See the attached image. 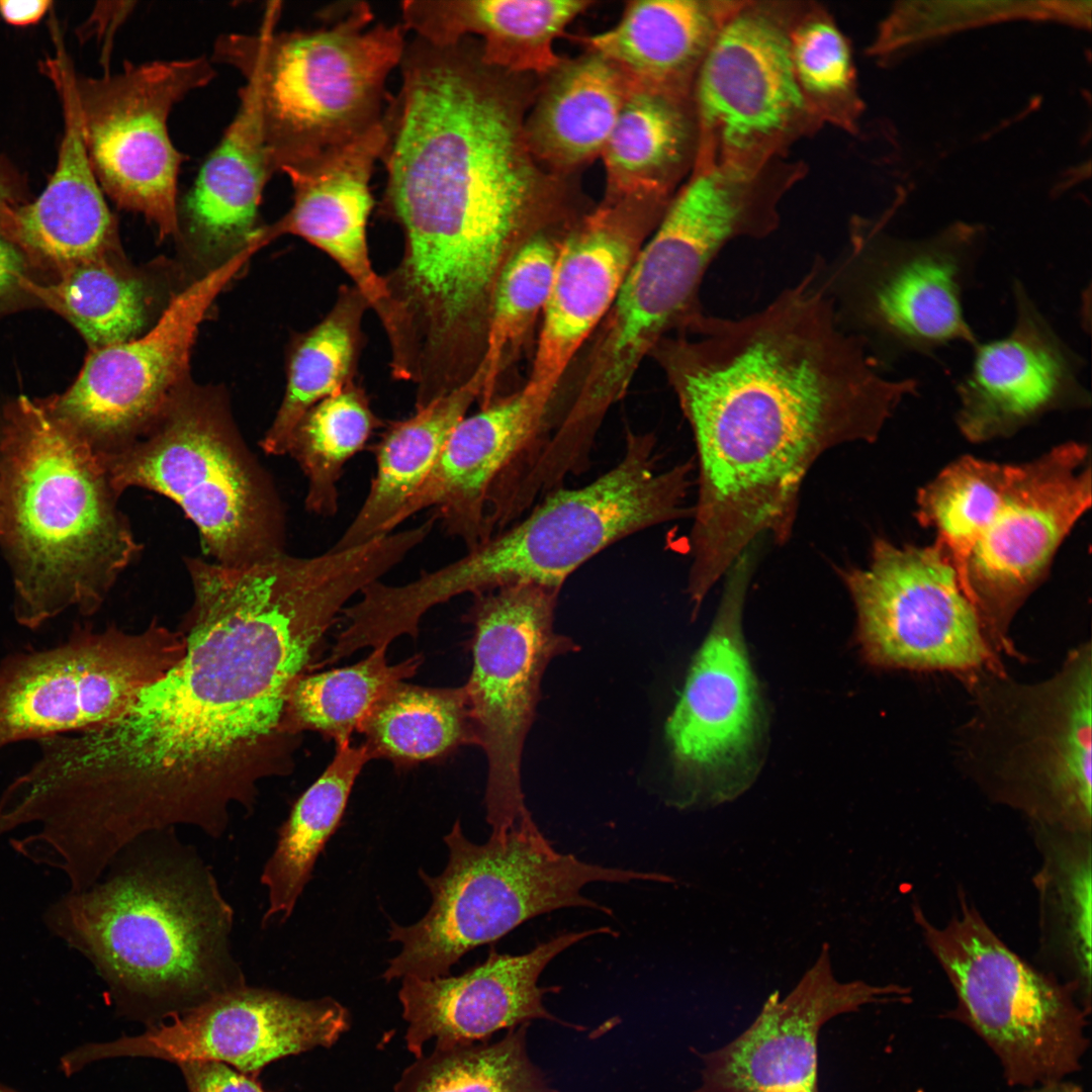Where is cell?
Masks as SVG:
<instances>
[{
    "instance_id": "cell-1",
    "label": "cell",
    "mask_w": 1092,
    "mask_h": 1092,
    "mask_svg": "<svg viewBox=\"0 0 1092 1092\" xmlns=\"http://www.w3.org/2000/svg\"><path fill=\"white\" fill-rule=\"evenodd\" d=\"M184 560L194 601L183 656L116 721L40 744L50 807L103 858L181 825L219 838L232 809L251 812L259 785L291 770L289 693L348 602L309 558Z\"/></svg>"
},
{
    "instance_id": "cell-2",
    "label": "cell",
    "mask_w": 1092,
    "mask_h": 1092,
    "mask_svg": "<svg viewBox=\"0 0 1092 1092\" xmlns=\"http://www.w3.org/2000/svg\"><path fill=\"white\" fill-rule=\"evenodd\" d=\"M814 267L765 307L706 313L654 348L695 441L691 558L723 571L764 535L793 533L801 486L826 451L874 442L915 378L893 379L838 325Z\"/></svg>"
},
{
    "instance_id": "cell-3",
    "label": "cell",
    "mask_w": 1092,
    "mask_h": 1092,
    "mask_svg": "<svg viewBox=\"0 0 1092 1092\" xmlns=\"http://www.w3.org/2000/svg\"><path fill=\"white\" fill-rule=\"evenodd\" d=\"M385 116L382 212L401 230L399 263L383 276L413 327L462 336L483 327L498 277L541 198V178L506 73L475 38L406 42Z\"/></svg>"
},
{
    "instance_id": "cell-4",
    "label": "cell",
    "mask_w": 1092,
    "mask_h": 1092,
    "mask_svg": "<svg viewBox=\"0 0 1092 1092\" xmlns=\"http://www.w3.org/2000/svg\"><path fill=\"white\" fill-rule=\"evenodd\" d=\"M234 917L210 866L169 828L130 841L43 922L92 965L116 1012L148 1028L247 985Z\"/></svg>"
},
{
    "instance_id": "cell-5",
    "label": "cell",
    "mask_w": 1092,
    "mask_h": 1092,
    "mask_svg": "<svg viewBox=\"0 0 1092 1092\" xmlns=\"http://www.w3.org/2000/svg\"><path fill=\"white\" fill-rule=\"evenodd\" d=\"M118 495L92 455L40 400L0 418V544L13 613L29 629L69 608L94 614L142 552Z\"/></svg>"
},
{
    "instance_id": "cell-6",
    "label": "cell",
    "mask_w": 1092,
    "mask_h": 1092,
    "mask_svg": "<svg viewBox=\"0 0 1092 1092\" xmlns=\"http://www.w3.org/2000/svg\"><path fill=\"white\" fill-rule=\"evenodd\" d=\"M694 462L661 467L656 438L629 430L621 459L589 483L558 487L524 518L479 543L461 558L389 584L384 605L401 628L415 631L437 605L515 583L560 588L582 564L634 533L692 518L687 505Z\"/></svg>"
},
{
    "instance_id": "cell-7",
    "label": "cell",
    "mask_w": 1092,
    "mask_h": 1092,
    "mask_svg": "<svg viewBox=\"0 0 1092 1092\" xmlns=\"http://www.w3.org/2000/svg\"><path fill=\"white\" fill-rule=\"evenodd\" d=\"M280 13L281 2H271L258 32L222 34L212 55L253 88L275 172L382 123L387 80L407 42L401 23H374L363 1L326 9L310 29L277 31Z\"/></svg>"
},
{
    "instance_id": "cell-8",
    "label": "cell",
    "mask_w": 1092,
    "mask_h": 1092,
    "mask_svg": "<svg viewBox=\"0 0 1092 1092\" xmlns=\"http://www.w3.org/2000/svg\"><path fill=\"white\" fill-rule=\"evenodd\" d=\"M444 841L449 860L443 873L419 871L432 894L429 911L408 926L390 923L389 940L401 949L388 962L387 982L449 976L466 952L554 910L585 907L612 915L581 894L590 883L669 882L663 874L606 868L558 852L532 818L491 833L483 844L468 840L456 820Z\"/></svg>"
},
{
    "instance_id": "cell-9",
    "label": "cell",
    "mask_w": 1092,
    "mask_h": 1092,
    "mask_svg": "<svg viewBox=\"0 0 1092 1092\" xmlns=\"http://www.w3.org/2000/svg\"><path fill=\"white\" fill-rule=\"evenodd\" d=\"M219 404L177 393L99 466L118 495L143 487L175 502L197 527L205 553L236 567L285 553V516L272 479Z\"/></svg>"
},
{
    "instance_id": "cell-10",
    "label": "cell",
    "mask_w": 1092,
    "mask_h": 1092,
    "mask_svg": "<svg viewBox=\"0 0 1092 1092\" xmlns=\"http://www.w3.org/2000/svg\"><path fill=\"white\" fill-rule=\"evenodd\" d=\"M943 925L918 904L916 925L945 973L958 1013L991 1048L1012 1086L1061 1081L1081 1067L1089 1009L1076 991L1036 970L990 928L966 894Z\"/></svg>"
},
{
    "instance_id": "cell-11",
    "label": "cell",
    "mask_w": 1092,
    "mask_h": 1092,
    "mask_svg": "<svg viewBox=\"0 0 1092 1092\" xmlns=\"http://www.w3.org/2000/svg\"><path fill=\"white\" fill-rule=\"evenodd\" d=\"M560 588L515 583L473 596L471 674L465 689L487 760L486 821L491 833L532 817L521 783L522 753L543 673L550 661L577 649L554 630Z\"/></svg>"
},
{
    "instance_id": "cell-12",
    "label": "cell",
    "mask_w": 1092,
    "mask_h": 1092,
    "mask_svg": "<svg viewBox=\"0 0 1092 1092\" xmlns=\"http://www.w3.org/2000/svg\"><path fill=\"white\" fill-rule=\"evenodd\" d=\"M185 648L182 632L154 620L138 633L78 627L60 646L7 656L0 663V749L116 721Z\"/></svg>"
},
{
    "instance_id": "cell-13",
    "label": "cell",
    "mask_w": 1092,
    "mask_h": 1092,
    "mask_svg": "<svg viewBox=\"0 0 1092 1092\" xmlns=\"http://www.w3.org/2000/svg\"><path fill=\"white\" fill-rule=\"evenodd\" d=\"M753 547L725 573L720 605L666 723L675 785L685 805L720 804L753 781L761 703L742 633Z\"/></svg>"
},
{
    "instance_id": "cell-14",
    "label": "cell",
    "mask_w": 1092,
    "mask_h": 1092,
    "mask_svg": "<svg viewBox=\"0 0 1092 1092\" xmlns=\"http://www.w3.org/2000/svg\"><path fill=\"white\" fill-rule=\"evenodd\" d=\"M267 241L260 235L178 293L144 335L91 349L74 383L40 400L99 464L134 441L177 394L201 321Z\"/></svg>"
},
{
    "instance_id": "cell-15",
    "label": "cell",
    "mask_w": 1092,
    "mask_h": 1092,
    "mask_svg": "<svg viewBox=\"0 0 1092 1092\" xmlns=\"http://www.w3.org/2000/svg\"><path fill=\"white\" fill-rule=\"evenodd\" d=\"M734 236L732 219L717 201L698 192L676 195L603 321L577 389L585 407L608 412L667 332L703 313L698 294L705 273Z\"/></svg>"
},
{
    "instance_id": "cell-16",
    "label": "cell",
    "mask_w": 1092,
    "mask_h": 1092,
    "mask_svg": "<svg viewBox=\"0 0 1092 1092\" xmlns=\"http://www.w3.org/2000/svg\"><path fill=\"white\" fill-rule=\"evenodd\" d=\"M214 76L206 57L125 62L97 78L76 74L84 141L100 187L119 208L144 215L161 239L179 234L177 182L186 158L171 142L168 116Z\"/></svg>"
},
{
    "instance_id": "cell-17",
    "label": "cell",
    "mask_w": 1092,
    "mask_h": 1092,
    "mask_svg": "<svg viewBox=\"0 0 1092 1092\" xmlns=\"http://www.w3.org/2000/svg\"><path fill=\"white\" fill-rule=\"evenodd\" d=\"M853 602L866 659L881 667L971 671L993 644L937 543L896 546L879 538L864 567L837 570Z\"/></svg>"
},
{
    "instance_id": "cell-18",
    "label": "cell",
    "mask_w": 1092,
    "mask_h": 1092,
    "mask_svg": "<svg viewBox=\"0 0 1092 1092\" xmlns=\"http://www.w3.org/2000/svg\"><path fill=\"white\" fill-rule=\"evenodd\" d=\"M700 144L696 165L754 175L814 116L797 81L789 31L739 2L716 33L695 80Z\"/></svg>"
},
{
    "instance_id": "cell-19",
    "label": "cell",
    "mask_w": 1092,
    "mask_h": 1092,
    "mask_svg": "<svg viewBox=\"0 0 1092 1092\" xmlns=\"http://www.w3.org/2000/svg\"><path fill=\"white\" fill-rule=\"evenodd\" d=\"M1087 457L1085 446L1067 443L1013 465L1002 499L976 539L967 560L965 593L993 645L1004 647L1015 612L1090 508Z\"/></svg>"
},
{
    "instance_id": "cell-20",
    "label": "cell",
    "mask_w": 1092,
    "mask_h": 1092,
    "mask_svg": "<svg viewBox=\"0 0 1092 1092\" xmlns=\"http://www.w3.org/2000/svg\"><path fill=\"white\" fill-rule=\"evenodd\" d=\"M984 243L982 230L965 223L922 239L875 229L856 240L858 312L892 356L930 357L954 344L978 343L964 297Z\"/></svg>"
},
{
    "instance_id": "cell-21",
    "label": "cell",
    "mask_w": 1092,
    "mask_h": 1092,
    "mask_svg": "<svg viewBox=\"0 0 1092 1092\" xmlns=\"http://www.w3.org/2000/svg\"><path fill=\"white\" fill-rule=\"evenodd\" d=\"M555 399L525 384L462 419L391 530L426 509L467 550L503 530L518 486L559 426Z\"/></svg>"
},
{
    "instance_id": "cell-22",
    "label": "cell",
    "mask_w": 1092,
    "mask_h": 1092,
    "mask_svg": "<svg viewBox=\"0 0 1092 1092\" xmlns=\"http://www.w3.org/2000/svg\"><path fill=\"white\" fill-rule=\"evenodd\" d=\"M349 1021L348 1010L331 997L303 1000L245 985L138 1035L81 1045L64 1057L63 1065L74 1073L119 1057L175 1064L210 1060L257 1078L274 1061L333 1045Z\"/></svg>"
},
{
    "instance_id": "cell-23",
    "label": "cell",
    "mask_w": 1092,
    "mask_h": 1092,
    "mask_svg": "<svg viewBox=\"0 0 1092 1092\" xmlns=\"http://www.w3.org/2000/svg\"><path fill=\"white\" fill-rule=\"evenodd\" d=\"M1091 674L1088 645L1055 677L1018 694L995 795L1032 826L1091 832Z\"/></svg>"
},
{
    "instance_id": "cell-24",
    "label": "cell",
    "mask_w": 1092,
    "mask_h": 1092,
    "mask_svg": "<svg viewBox=\"0 0 1092 1092\" xmlns=\"http://www.w3.org/2000/svg\"><path fill=\"white\" fill-rule=\"evenodd\" d=\"M908 997L909 990L900 985L839 982L825 943L784 999L778 991L770 994L742 1033L702 1056L701 1082L694 1092H820L822 1027L866 1005L906 1002Z\"/></svg>"
},
{
    "instance_id": "cell-25",
    "label": "cell",
    "mask_w": 1092,
    "mask_h": 1092,
    "mask_svg": "<svg viewBox=\"0 0 1092 1092\" xmlns=\"http://www.w3.org/2000/svg\"><path fill=\"white\" fill-rule=\"evenodd\" d=\"M1014 322L1003 337L972 347L957 385V423L971 441L1008 435L1056 410L1089 404L1085 361L1057 332L1025 285L1012 283Z\"/></svg>"
},
{
    "instance_id": "cell-26",
    "label": "cell",
    "mask_w": 1092,
    "mask_h": 1092,
    "mask_svg": "<svg viewBox=\"0 0 1092 1092\" xmlns=\"http://www.w3.org/2000/svg\"><path fill=\"white\" fill-rule=\"evenodd\" d=\"M614 934L610 927L564 932L522 954L491 949L481 964L460 976L433 979L403 977L398 998L407 1023V1050L420 1058L425 1044L436 1048L484 1041L502 1029L536 1019L557 1021L544 1006L538 985L547 965L588 936Z\"/></svg>"
},
{
    "instance_id": "cell-27",
    "label": "cell",
    "mask_w": 1092,
    "mask_h": 1092,
    "mask_svg": "<svg viewBox=\"0 0 1092 1092\" xmlns=\"http://www.w3.org/2000/svg\"><path fill=\"white\" fill-rule=\"evenodd\" d=\"M649 224L635 203L613 202L559 244L535 358L525 383L549 396L571 360L612 308L645 243Z\"/></svg>"
},
{
    "instance_id": "cell-28",
    "label": "cell",
    "mask_w": 1092,
    "mask_h": 1092,
    "mask_svg": "<svg viewBox=\"0 0 1092 1092\" xmlns=\"http://www.w3.org/2000/svg\"><path fill=\"white\" fill-rule=\"evenodd\" d=\"M386 141L385 119L364 134L281 172L293 189L291 208L263 228L270 241L298 236L333 259L351 278L381 324L390 313L383 276L368 250L367 221L374 201L370 181Z\"/></svg>"
},
{
    "instance_id": "cell-29",
    "label": "cell",
    "mask_w": 1092,
    "mask_h": 1092,
    "mask_svg": "<svg viewBox=\"0 0 1092 1092\" xmlns=\"http://www.w3.org/2000/svg\"><path fill=\"white\" fill-rule=\"evenodd\" d=\"M75 78L67 66L50 77L64 115L57 166L41 194L17 210L16 244L65 268L103 255L116 234L88 158Z\"/></svg>"
},
{
    "instance_id": "cell-30",
    "label": "cell",
    "mask_w": 1092,
    "mask_h": 1092,
    "mask_svg": "<svg viewBox=\"0 0 1092 1092\" xmlns=\"http://www.w3.org/2000/svg\"><path fill=\"white\" fill-rule=\"evenodd\" d=\"M589 5L580 0H405L400 12L406 31L431 43L477 35L488 66L506 74H547L562 64L555 40Z\"/></svg>"
},
{
    "instance_id": "cell-31",
    "label": "cell",
    "mask_w": 1092,
    "mask_h": 1092,
    "mask_svg": "<svg viewBox=\"0 0 1092 1092\" xmlns=\"http://www.w3.org/2000/svg\"><path fill=\"white\" fill-rule=\"evenodd\" d=\"M739 2H632L610 29L583 38L636 88L681 101L725 19Z\"/></svg>"
},
{
    "instance_id": "cell-32",
    "label": "cell",
    "mask_w": 1092,
    "mask_h": 1092,
    "mask_svg": "<svg viewBox=\"0 0 1092 1092\" xmlns=\"http://www.w3.org/2000/svg\"><path fill=\"white\" fill-rule=\"evenodd\" d=\"M275 173L255 92L246 83L235 118L184 198L190 234L213 248L247 245L258 230L263 189Z\"/></svg>"
},
{
    "instance_id": "cell-33",
    "label": "cell",
    "mask_w": 1092,
    "mask_h": 1092,
    "mask_svg": "<svg viewBox=\"0 0 1092 1092\" xmlns=\"http://www.w3.org/2000/svg\"><path fill=\"white\" fill-rule=\"evenodd\" d=\"M480 368L463 385L389 423L375 446L376 470L358 513L333 549H346L391 533L403 506L424 483L458 423L478 401Z\"/></svg>"
},
{
    "instance_id": "cell-34",
    "label": "cell",
    "mask_w": 1092,
    "mask_h": 1092,
    "mask_svg": "<svg viewBox=\"0 0 1092 1092\" xmlns=\"http://www.w3.org/2000/svg\"><path fill=\"white\" fill-rule=\"evenodd\" d=\"M553 73L524 132L534 157L552 167L570 168L601 154L636 87L593 52Z\"/></svg>"
},
{
    "instance_id": "cell-35",
    "label": "cell",
    "mask_w": 1092,
    "mask_h": 1092,
    "mask_svg": "<svg viewBox=\"0 0 1092 1092\" xmlns=\"http://www.w3.org/2000/svg\"><path fill=\"white\" fill-rule=\"evenodd\" d=\"M1032 827L1041 860L1034 879L1041 956L1061 972V981L1072 987L1090 1009L1091 832Z\"/></svg>"
},
{
    "instance_id": "cell-36",
    "label": "cell",
    "mask_w": 1092,
    "mask_h": 1092,
    "mask_svg": "<svg viewBox=\"0 0 1092 1092\" xmlns=\"http://www.w3.org/2000/svg\"><path fill=\"white\" fill-rule=\"evenodd\" d=\"M371 759L364 743L336 744L330 764L293 804L260 877L268 894L264 927L275 918L285 922L292 914L318 854L340 825L359 774Z\"/></svg>"
},
{
    "instance_id": "cell-37",
    "label": "cell",
    "mask_w": 1092,
    "mask_h": 1092,
    "mask_svg": "<svg viewBox=\"0 0 1092 1092\" xmlns=\"http://www.w3.org/2000/svg\"><path fill=\"white\" fill-rule=\"evenodd\" d=\"M367 308L361 292L344 285L324 318L295 341L283 399L260 443L266 454H287L291 435L302 417L318 401L355 381Z\"/></svg>"
},
{
    "instance_id": "cell-38",
    "label": "cell",
    "mask_w": 1092,
    "mask_h": 1092,
    "mask_svg": "<svg viewBox=\"0 0 1092 1092\" xmlns=\"http://www.w3.org/2000/svg\"><path fill=\"white\" fill-rule=\"evenodd\" d=\"M678 100L635 88L601 155L616 202L655 201L682 166L690 128Z\"/></svg>"
},
{
    "instance_id": "cell-39",
    "label": "cell",
    "mask_w": 1092,
    "mask_h": 1092,
    "mask_svg": "<svg viewBox=\"0 0 1092 1092\" xmlns=\"http://www.w3.org/2000/svg\"><path fill=\"white\" fill-rule=\"evenodd\" d=\"M372 759L398 765L444 756L477 744L465 686L429 688L405 681L395 686L361 726Z\"/></svg>"
},
{
    "instance_id": "cell-40",
    "label": "cell",
    "mask_w": 1092,
    "mask_h": 1092,
    "mask_svg": "<svg viewBox=\"0 0 1092 1092\" xmlns=\"http://www.w3.org/2000/svg\"><path fill=\"white\" fill-rule=\"evenodd\" d=\"M387 648H375L349 666L299 676L286 704L287 730L297 736L316 731L336 744L350 741L376 705L422 665L421 654L390 664Z\"/></svg>"
},
{
    "instance_id": "cell-41",
    "label": "cell",
    "mask_w": 1092,
    "mask_h": 1092,
    "mask_svg": "<svg viewBox=\"0 0 1092 1092\" xmlns=\"http://www.w3.org/2000/svg\"><path fill=\"white\" fill-rule=\"evenodd\" d=\"M384 424L355 381L314 404L295 427L289 454L307 479L308 512L323 517L338 511V481L345 464Z\"/></svg>"
},
{
    "instance_id": "cell-42",
    "label": "cell",
    "mask_w": 1092,
    "mask_h": 1092,
    "mask_svg": "<svg viewBox=\"0 0 1092 1092\" xmlns=\"http://www.w3.org/2000/svg\"><path fill=\"white\" fill-rule=\"evenodd\" d=\"M22 284L64 315L92 349L139 337L148 320L149 297L142 281L103 255L66 267L54 284Z\"/></svg>"
},
{
    "instance_id": "cell-43",
    "label": "cell",
    "mask_w": 1092,
    "mask_h": 1092,
    "mask_svg": "<svg viewBox=\"0 0 1092 1092\" xmlns=\"http://www.w3.org/2000/svg\"><path fill=\"white\" fill-rule=\"evenodd\" d=\"M528 1025L491 1043L435 1046L405 1069L394 1092H561L531 1060Z\"/></svg>"
},
{
    "instance_id": "cell-44",
    "label": "cell",
    "mask_w": 1092,
    "mask_h": 1092,
    "mask_svg": "<svg viewBox=\"0 0 1092 1092\" xmlns=\"http://www.w3.org/2000/svg\"><path fill=\"white\" fill-rule=\"evenodd\" d=\"M559 244L534 235L527 239L505 265L491 303L485 348L479 367L483 387L479 406L497 396L499 379L519 353L550 293Z\"/></svg>"
},
{
    "instance_id": "cell-45",
    "label": "cell",
    "mask_w": 1092,
    "mask_h": 1092,
    "mask_svg": "<svg viewBox=\"0 0 1092 1092\" xmlns=\"http://www.w3.org/2000/svg\"><path fill=\"white\" fill-rule=\"evenodd\" d=\"M1013 470L1011 464L963 457L921 488L916 517L936 530V543L949 555L965 590L971 549L999 505Z\"/></svg>"
},
{
    "instance_id": "cell-46",
    "label": "cell",
    "mask_w": 1092,
    "mask_h": 1092,
    "mask_svg": "<svg viewBox=\"0 0 1092 1092\" xmlns=\"http://www.w3.org/2000/svg\"><path fill=\"white\" fill-rule=\"evenodd\" d=\"M795 75L815 117L845 124L853 106L854 74L850 52L839 29L814 14L789 31Z\"/></svg>"
},
{
    "instance_id": "cell-47",
    "label": "cell",
    "mask_w": 1092,
    "mask_h": 1092,
    "mask_svg": "<svg viewBox=\"0 0 1092 1092\" xmlns=\"http://www.w3.org/2000/svg\"><path fill=\"white\" fill-rule=\"evenodd\" d=\"M176 1065L188 1092H266L256 1077L221 1062L187 1060Z\"/></svg>"
},
{
    "instance_id": "cell-48",
    "label": "cell",
    "mask_w": 1092,
    "mask_h": 1092,
    "mask_svg": "<svg viewBox=\"0 0 1092 1092\" xmlns=\"http://www.w3.org/2000/svg\"><path fill=\"white\" fill-rule=\"evenodd\" d=\"M27 184L22 174L0 154V235L16 245L17 210L27 203Z\"/></svg>"
},
{
    "instance_id": "cell-49",
    "label": "cell",
    "mask_w": 1092,
    "mask_h": 1092,
    "mask_svg": "<svg viewBox=\"0 0 1092 1092\" xmlns=\"http://www.w3.org/2000/svg\"><path fill=\"white\" fill-rule=\"evenodd\" d=\"M123 4L124 3L119 2L118 7H107L106 3H104L105 7H96L87 23L83 26V34H98L99 36L105 37L101 58L103 64L106 66L112 47L111 39L114 30L122 23L126 15L132 9L130 7L131 3H127L125 7H122Z\"/></svg>"
},
{
    "instance_id": "cell-50",
    "label": "cell",
    "mask_w": 1092,
    "mask_h": 1092,
    "mask_svg": "<svg viewBox=\"0 0 1092 1092\" xmlns=\"http://www.w3.org/2000/svg\"><path fill=\"white\" fill-rule=\"evenodd\" d=\"M52 5L50 0H0V16L10 25L24 27L37 23Z\"/></svg>"
},
{
    "instance_id": "cell-51",
    "label": "cell",
    "mask_w": 1092,
    "mask_h": 1092,
    "mask_svg": "<svg viewBox=\"0 0 1092 1092\" xmlns=\"http://www.w3.org/2000/svg\"><path fill=\"white\" fill-rule=\"evenodd\" d=\"M24 262L16 246L0 235V299L23 283Z\"/></svg>"
},
{
    "instance_id": "cell-52",
    "label": "cell",
    "mask_w": 1092,
    "mask_h": 1092,
    "mask_svg": "<svg viewBox=\"0 0 1092 1092\" xmlns=\"http://www.w3.org/2000/svg\"><path fill=\"white\" fill-rule=\"evenodd\" d=\"M1029 1088V1090H1026L1024 1092H1082V1089L1079 1085L1072 1082H1067L1065 1080L1051 1082L1048 1084L1037 1085Z\"/></svg>"
},
{
    "instance_id": "cell-53",
    "label": "cell",
    "mask_w": 1092,
    "mask_h": 1092,
    "mask_svg": "<svg viewBox=\"0 0 1092 1092\" xmlns=\"http://www.w3.org/2000/svg\"><path fill=\"white\" fill-rule=\"evenodd\" d=\"M0 1092H18V1091H16V1090H14V1089L0 1083Z\"/></svg>"
}]
</instances>
